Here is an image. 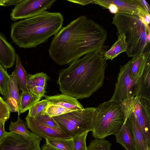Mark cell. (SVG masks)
Masks as SVG:
<instances>
[{
  "label": "cell",
  "instance_id": "cell-1",
  "mask_svg": "<svg viewBox=\"0 0 150 150\" xmlns=\"http://www.w3.org/2000/svg\"><path fill=\"white\" fill-rule=\"evenodd\" d=\"M107 36L102 26L81 16L62 27L54 35L49 54L57 64H68L89 52L103 49Z\"/></svg>",
  "mask_w": 150,
  "mask_h": 150
},
{
  "label": "cell",
  "instance_id": "cell-2",
  "mask_svg": "<svg viewBox=\"0 0 150 150\" xmlns=\"http://www.w3.org/2000/svg\"><path fill=\"white\" fill-rule=\"evenodd\" d=\"M103 49L89 52L60 71L57 83L62 93L77 99L90 97L103 85L108 66Z\"/></svg>",
  "mask_w": 150,
  "mask_h": 150
},
{
  "label": "cell",
  "instance_id": "cell-3",
  "mask_svg": "<svg viewBox=\"0 0 150 150\" xmlns=\"http://www.w3.org/2000/svg\"><path fill=\"white\" fill-rule=\"evenodd\" d=\"M64 20L60 12L44 11L13 23L11 37L20 48L36 47L57 34L62 27Z\"/></svg>",
  "mask_w": 150,
  "mask_h": 150
},
{
  "label": "cell",
  "instance_id": "cell-4",
  "mask_svg": "<svg viewBox=\"0 0 150 150\" xmlns=\"http://www.w3.org/2000/svg\"><path fill=\"white\" fill-rule=\"evenodd\" d=\"M112 23L116 27L117 35L123 34L125 36L128 57H133L144 52L150 30L144 21L137 16L117 13L115 14Z\"/></svg>",
  "mask_w": 150,
  "mask_h": 150
},
{
  "label": "cell",
  "instance_id": "cell-5",
  "mask_svg": "<svg viewBox=\"0 0 150 150\" xmlns=\"http://www.w3.org/2000/svg\"><path fill=\"white\" fill-rule=\"evenodd\" d=\"M96 108L91 131L93 136L103 139L110 135H115L125 121L123 104L108 101L100 103Z\"/></svg>",
  "mask_w": 150,
  "mask_h": 150
},
{
  "label": "cell",
  "instance_id": "cell-6",
  "mask_svg": "<svg viewBox=\"0 0 150 150\" xmlns=\"http://www.w3.org/2000/svg\"><path fill=\"white\" fill-rule=\"evenodd\" d=\"M97 108L87 107L52 117L61 128L72 137L91 131Z\"/></svg>",
  "mask_w": 150,
  "mask_h": 150
},
{
  "label": "cell",
  "instance_id": "cell-7",
  "mask_svg": "<svg viewBox=\"0 0 150 150\" xmlns=\"http://www.w3.org/2000/svg\"><path fill=\"white\" fill-rule=\"evenodd\" d=\"M96 4L108 9L115 14L122 13L138 16L149 25V6L144 0H92Z\"/></svg>",
  "mask_w": 150,
  "mask_h": 150
},
{
  "label": "cell",
  "instance_id": "cell-8",
  "mask_svg": "<svg viewBox=\"0 0 150 150\" xmlns=\"http://www.w3.org/2000/svg\"><path fill=\"white\" fill-rule=\"evenodd\" d=\"M123 101L134 113L138 125L150 146V102L135 96Z\"/></svg>",
  "mask_w": 150,
  "mask_h": 150
},
{
  "label": "cell",
  "instance_id": "cell-9",
  "mask_svg": "<svg viewBox=\"0 0 150 150\" xmlns=\"http://www.w3.org/2000/svg\"><path fill=\"white\" fill-rule=\"evenodd\" d=\"M41 139L34 133L26 138L15 132H7L0 143V150H42Z\"/></svg>",
  "mask_w": 150,
  "mask_h": 150
},
{
  "label": "cell",
  "instance_id": "cell-10",
  "mask_svg": "<svg viewBox=\"0 0 150 150\" xmlns=\"http://www.w3.org/2000/svg\"><path fill=\"white\" fill-rule=\"evenodd\" d=\"M56 0H20L10 14L13 21L30 17L50 9Z\"/></svg>",
  "mask_w": 150,
  "mask_h": 150
},
{
  "label": "cell",
  "instance_id": "cell-11",
  "mask_svg": "<svg viewBox=\"0 0 150 150\" xmlns=\"http://www.w3.org/2000/svg\"><path fill=\"white\" fill-rule=\"evenodd\" d=\"M131 59L120 66L113 94L109 100L121 103L125 99L133 97L134 82L129 76Z\"/></svg>",
  "mask_w": 150,
  "mask_h": 150
},
{
  "label": "cell",
  "instance_id": "cell-12",
  "mask_svg": "<svg viewBox=\"0 0 150 150\" xmlns=\"http://www.w3.org/2000/svg\"><path fill=\"white\" fill-rule=\"evenodd\" d=\"M25 119L28 128L32 132L45 139H70L72 138L60 128L50 127L28 115Z\"/></svg>",
  "mask_w": 150,
  "mask_h": 150
},
{
  "label": "cell",
  "instance_id": "cell-13",
  "mask_svg": "<svg viewBox=\"0 0 150 150\" xmlns=\"http://www.w3.org/2000/svg\"><path fill=\"white\" fill-rule=\"evenodd\" d=\"M133 96L150 102V57L147 60L142 72L134 84Z\"/></svg>",
  "mask_w": 150,
  "mask_h": 150
},
{
  "label": "cell",
  "instance_id": "cell-14",
  "mask_svg": "<svg viewBox=\"0 0 150 150\" xmlns=\"http://www.w3.org/2000/svg\"><path fill=\"white\" fill-rule=\"evenodd\" d=\"M3 100L8 105L11 112L20 113L19 89L14 71L10 75V78L3 94Z\"/></svg>",
  "mask_w": 150,
  "mask_h": 150
},
{
  "label": "cell",
  "instance_id": "cell-15",
  "mask_svg": "<svg viewBox=\"0 0 150 150\" xmlns=\"http://www.w3.org/2000/svg\"><path fill=\"white\" fill-rule=\"evenodd\" d=\"M125 123L133 135L136 150H150V146L148 145L132 112H131L128 115Z\"/></svg>",
  "mask_w": 150,
  "mask_h": 150
},
{
  "label": "cell",
  "instance_id": "cell-16",
  "mask_svg": "<svg viewBox=\"0 0 150 150\" xmlns=\"http://www.w3.org/2000/svg\"><path fill=\"white\" fill-rule=\"evenodd\" d=\"M16 54L13 47L0 33V64L6 69L12 67L16 61Z\"/></svg>",
  "mask_w": 150,
  "mask_h": 150
},
{
  "label": "cell",
  "instance_id": "cell-17",
  "mask_svg": "<svg viewBox=\"0 0 150 150\" xmlns=\"http://www.w3.org/2000/svg\"><path fill=\"white\" fill-rule=\"evenodd\" d=\"M44 97L49 104L59 105L73 111L84 108L76 98L62 93L51 96L45 95Z\"/></svg>",
  "mask_w": 150,
  "mask_h": 150
},
{
  "label": "cell",
  "instance_id": "cell-18",
  "mask_svg": "<svg viewBox=\"0 0 150 150\" xmlns=\"http://www.w3.org/2000/svg\"><path fill=\"white\" fill-rule=\"evenodd\" d=\"M115 135L116 142L126 150H136L133 135L125 123Z\"/></svg>",
  "mask_w": 150,
  "mask_h": 150
},
{
  "label": "cell",
  "instance_id": "cell-19",
  "mask_svg": "<svg viewBox=\"0 0 150 150\" xmlns=\"http://www.w3.org/2000/svg\"><path fill=\"white\" fill-rule=\"evenodd\" d=\"M118 39L110 49L103 54V57L105 60H112L122 52H125L127 48V44L124 34L118 35Z\"/></svg>",
  "mask_w": 150,
  "mask_h": 150
},
{
  "label": "cell",
  "instance_id": "cell-20",
  "mask_svg": "<svg viewBox=\"0 0 150 150\" xmlns=\"http://www.w3.org/2000/svg\"><path fill=\"white\" fill-rule=\"evenodd\" d=\"M16 65L13 71L18 86L22 92H28L29 91L27 85L28 73L25 69L18 54H16Z\"/></svg>",
  "mask_w": 150,
  "mask_h": 150
},
{
  "label": "cell",
  "instance_id": "cell-21",
  "mask_svg": "<svg viewBox=\"0 0 150 150\" xmlns=\"http://www.w3.org/2000/svg\"><path fill=\"white\" fill-rule=\"evenodd\" d=\"M41 98L29 91L22 92L20 97V113H24L39 101Z\"/></svg>",
  "mask_w": 150,
  "mask_h": 150
},
{
  "label": "cell",
  "instance_id": "cell-22",
  "mask_svg": "<svg viewBox=\"0 0 150 150\" xmlns=\"http://www.w3.org/2000/svg\"><path fill=\"white\" fill-rule=\"evenodd\" d=\"M28 128L27 122L21 119L19 116L16 122H11L9 127L10 132L17 133L26 138L30 137L33 134L29 131Z\"/></svg>",
  "mask_w": 150,
  "mask_h": 150
},
{
  "label": "cell",
  "instance_id": "cell-23",
  "mask_svg": "<svg viewBox=\"0 0 150 150\" xmlns=\"http://www.w3.org/2000/svg\"><path fill=\"white\" fill-rule=\"evenodd\" d=\"M46 143L58 150H74L72 138L70 139H48Z\"/></svg>",
  "mask_w": 150,
  "mask_h": 150
},
{
  "label": "cell",
  "instance_id": "cell-24",
  "mask_svg": "<svg viewBox=\"0 0 150 150\" xmlns=\"http://www.w3.org/2000/svg\"><path fill=\"white\" fill-rule=\"evenodd\" d=\"M48 79L47 75L42 72L38 73L33 75L28 74L27 83L28 90L36 86L45 87Z\"/></svg>",
  "mask_w": 150,
  "mask_h": 150
},
{
  "label": "cell",
  "instance_id": "cell-25",
  "mask_svg": "<svg viewBox=\"0 0 150 150\" xmlns=\"http://www.w3.org/2000/svg\"><path fill=\"white\" fill-rule=\"evenodd\" d=\"M48 102L46 99L39 101L28 110V116L35 117L37 116L45 114Z\"/></svg>",
  "mask_w": 150,
  "mask_h": 150
},
{
  "label": "cell",
  "instance_id": "cell-26",
  "mask_svg": "<svg viewBox=\"0 0 150 150\" xmlns=\"http://www.w3.org/2000/svg\"><path fill=\"white\" fill-rule=\"evenodd\" d=\"M72 111H73L59 105L49 104L46 109L45 114L52 117Z\"/></svg>",
  "mask_w": 150,
  "mask_h": 150
},
{
  "label": "cell",
  "instance_id": "cell-27",
  "mask_svg": "<svg viewBox=\"0 0 150 150\" xmlns=\"http://www.w3.org/2000/svg\"><path fill=\"white\" fill-rule=\"evenodd\" d=\"M88 132L86 131L72 137L74 150H87L86 139Z\"/></svg>",
  "mask_w": 150,
  "mask_h": 150
},
{
  "label": "cell",
  "instance_id": "cell-28",
  "mask_svg": "<svg viewBox=\"0 0 150 150\" xmlns=\"http://www.w3.org/2000/svg\"><path fill=\"white\" fill-rule=\"evenodd\" d=\"M9 78L10 75L0 64V93L2 95H3Z\"/></svg>",
  "mask_w": 150,
  "mask_h": 150
},
{
  "label": "cell",
  "instance_id": "cell-29",
  "mask_svg": "<svg viewBox=\"0 0 150 150\" xmlns=\"http://www.w3.org/2000/svg\"><path fill=\"white\" fill-rule=\"evenodd\" d=\"M33 118L42 123L50 127L54 128H60L52 117H50L46 114Z\"/></svg>",
  "mask_w": 150,
  "mask_h": 150
},
{
  "label": "cell",
  "instance_id": "cell-30",
  "mask_svg": "<svg viewBox=\"0 0 150 150\" xmlns=\"http://www.w3.org/2000/svg\"><path fill=\"white\" fill-rule=\"evenodd\" d=\"M10 112L8 105L0 96V120L6 121L10 117Z\"/></svg>",
  "mask_w": 150,
  "mask_h": 150
},
{
  "label": "cell",
  "instance_id": "cell-31",
  "mask_svg": "<svg viewBox=\"0 0 150 150\" xmlns=\"http://www.w3.org/2000/svg\"><path fill=\"white\" fill-rule=\"evenodd\" d=\"M45 87L41 86H36L28 89L29 91L34 95L41 98L45 96Z\"/></svg>",
  "mask_w": 150,
  "mask_h": 150
},
{
  "label": "cell",
  "instance_id": "cell-32",
  "mask_svg": "<svg viewBox=\"0 0 150 150\" xmlns=\"http://www.w3.org/2000/svg\"><path fill=\"white\" fill-rule=\"evenodd\" d=\"M20 0H0V6H8L16 5Z\"/></svg>",
  "mask_w": 150,
  "mask_h": 150
},
{
  "label": "cell",
  "instance_id": "cell-33",
  "mask_svg": "<svg viewBox=\"0 0 150 150\" xmlns=\"http://www.w3.org/2000/svg\"><path fill=\"white\" fill-rule=\"evenodd\" d=\"M5 122V121L0 120V143L7 132L4 129Z\"/></svg>",
  "mask_w": 150,
  "mask_h": 150
},
{
  "label": "cell",
  "instance_id": "cell-34",
  "mask_svg": "<svg viewBox=\"0 0 150 150\" xmlns=\"http://www.w3.org/2000/svg\"><path fill=\"white\" fill-rule=\"evenodd\" d=\"M91 0H67V1L73 3L79 4L82 6H84L91 4Z\"/></svg>",
  "mask_w": 150,
  "mask_h": 150
},
{
  "label": "cell",
  "instance_id": "cell-35",
  "mask_svg": "<svg viewBox=\"0 0 150 150\" xmlns=\"http://www.w3.org/2000/svg\"><path fill=\"white\" fill-rule=\"evenodd\" d=\"M42 150H58L45 143L41 147Z\"/></svg>",
  "mask_w": 150,
  "mask_h": 150
}]
</instances>
